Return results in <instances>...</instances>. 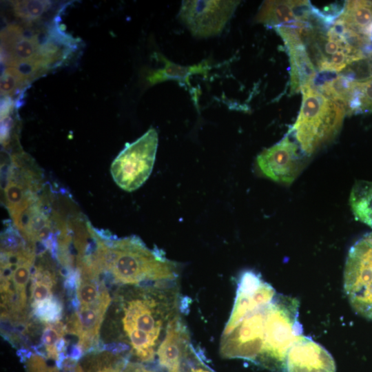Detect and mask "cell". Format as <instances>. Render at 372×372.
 Here are the masks:
<instances>
[{
  "label": "cell",
  "instance_id": "1",
  "mask_svg": "<svg viewBox=\"0 0 372 372\" xmlns=\"http://www.w3.org/2000/svg\"><path fill=\"white\" fill-rule=\"evenodd\" d=\"M291 317L285 296L252 271L241 274L234 304L221 336L224 358L243 359L262 366L285 345Z\"/></svg>",
  "mask_w": 372,
  "mask_h": 372
},
{
  "label": "cell",
  "instance_id": "2",
  "mask_svg": "<svg viewBox=\"0 0 372 372\" xmlns=\"http://www.w3.org/2000/svg\"><path fill=\"white\" fill-rule=\"evenodd\" d=\"M110 304L116 334L105 345L136 362L152 363L172 320L180 311L176 284L120 286Z\"/></svg>",
  "mask_w": 372,
  "mask_h": 372
},
{
  "label": "cell",
  "instance_id": "3",
  "mask_svg": "<svg viewBox=\"0 0 372 372\" xmlns=\"http://www.w3.org/2000/svg\"><path fill=\"white\" fill-rule=\"evenodd\" d=\"M78 262L101 276L107 285H172L179 276L175 262L158 249H149L138 236L117 238L91 224Z\"/></svg>",
  "mask_w": 372,
  "mask_h": 372
},
{
  "label": "cell",
  "instance_id": "4",
  "mask_svg": "<svg viewBox=\"0 0 372 372\" xmlns=\"http://www.w3.org/2000/svg\"><path fill=\"white\" fill-rule=\"evenodd\" d=\"M59 21L56 16L48 23L7 25L1 32V73L13 76L25 89L37 78L68 63L78 41L60 28Z\"/></svg>",
  "mask_w": 372,
  "mask_h": 372
},
{
  "label": "cell",
  "instance_id": "5",
  "mask_svg": "<svg viewBox=\"0 0 372 372\" xmlns=\"http://www.w3.org/2000/svg\"><path fill=\"white\" fill-rule=\"evenodd\" d=\"M37 248L12 223L1 235V318L23 324L28 309L27 287L37 258Z\"/></svg>",
  "mask_w": 372,
  "mask_h": 372
},
{
  "label": "cell",
  "instance_id": "6",
  "mask_svg": "<svg viewBox=\"0 0 372 372\" xmlns=\"http://www.w3.org/2000/svg\"><path fill=\"white\" fill-rule=\"evenodd\" d=\"M74 297L71 304L73 312L65 323L68 335L75 338L72 348L83 355L101 350L102 325L112 298L109 286L99 275L83 268L76 269Z\"/></svg>",
  "mask_w": 372,
  "mask_h": 372
},
{
  "label": "cell",
  "instance_id": "7",
  "mask_svg": "<svg viewBox=\"0 0 372 372\" xmlns=\"http://www.w3.org/2000/svg\"><path fill=\"white\" fill-rule=\"evenodd\" d=\"M300 92L301 107L289 132L303 154L311 155L338 134L347 111L313 87V83L304 85Z\"/></svg>",
  "mask_w": 372,
  "mask_h": 372
},
{
  "label": "cell",
  "instance_id": "8",
  "mask_svg": "<svg viewBox=\"0 0 372 372\" xmlns=\"http://www.w3.org/2000/svg\"><path fill=\"white\" fill-rule=\"evenodd\" d=\"M309 56L320 72H338L364 58L368 43L333 23L328 29L313 25L304 39Z\"/></svg>",
  "mask_w": 372,
  "mask_h": 372
},
{
  "label": "cell",
  "instance_id": "9",
  "mask_svg": "<svg viewBox=\"0 0 372 372\" xmlns=\"http://www.w3.org/2000/svg\"><path fill=\"white\" fill-rule=\"evenodd\" d=\"M3 201L12 220L34 203L45 190L41 169L22 150L12 154L3 168Z\"/></svg>",
  "mask_w": 372,
  "mask_h": 372
},
{
  "label": "cell",
  "instance_id": "10",
  "mask_svg": "<svg viewBox=\"0 0 372 372\" xmlns=\"http://www.w3.org/2000/svg\"><path fill=\"white\" fill-rule=\"evenodd\" d=\"M158 133L151 127L131 143H127L113 161L110 172L122 189L133 192L150 176L158 147Z\"/></svg>",
  "mask_w": 372,
  "mask_h": 372
},
{
  "label": "cell",
  "instance_id": "11",
  "mask_svg": "<svg viewBox=\"0 0 372 372\" xmlns=\"http://www.w3.org/2000/svg\"><path fill=\"white\" fill-rule=\"evenodd\" d=\"M344 288L355 312L372 320V232L351 247L344 271Z\"/></svg>",
  "mask_w": 372,
  "mask_h": 372
},
{
  "label": "cell",
  "instance_id": "12",
  "mask_svg": "<svg viewBox=\"0 0 372 372\" xmlns=\"http://www.w3.org/2000/svg\"><path fill=\"white\" fill-rule=\"evenodd\" d=\"M240 1H183L178 16L198 38H209L222 32Z\"/></svg>",
  "mask_w": 372,
  "mask_h": 372
},
{
  "label": "cell",
  "instance_id": "13",
  "mask_svg": "<svg viewBox=\"0 0 372 372\" xmlns=\"http://www.w3.org/2000/svg\"><path fill=\"white\" fill-rule=\"evenodd\" d=\"M300 150L298 143L287 134L258 154L257 165L267 178L276 182L291 184L303 167L304 160Z\"/></svg>",
  "mask_w": 372,
  "mask_h": 372
},
{
  "label": "cell",
  "instance_id": "14",
  "mask_svg": "<svg viewBox=\"0 0 372 372\" xmlns=\"http://www.w3.org/2000/svg\"><path fill=\"white\" fill-rule=\"evenodd\" d=\"M331 355L322 345L304 335L289 349L285 372H335Z\"/></svg>",
  "mask_w": 372,
  "mask_h": 372
},
{
  "label": "cell",
  "instance_id": "15",
  "mask_svg": "<svg viewBox=\"0 0 372 372\" xmlns=\"http://www.w3.org/2000/svg\"><path fill=\"white\" fill-rule=\"evenodd\" d=\"M192 348L189 331L179 313L169 324L158 349V368L161 371L179 372L182 362Z\"/></svg>",
  "mask_w": 372,
  "mask_h": 372
},
{
  "label": "cell",
  "instance_id": "16",
  "mask_svg": "<svg viewBox=\"0 0 372 372\" xmlns=\"http://www.w3.org/2000/svg\"><path fill=\"white\" fill-rule=\"evenodd\" d=\"M49 251L38 253L30 282L28 303L32 313L55 300H61L55 294L59 271Z\"/></svg>",
  "mask_w": 372,
  "mask_h": 372
},
{
  "label": "cell",
  "instance_id": "17",
  "mask_svg": "<svg viewBox=\"0 0 372 372\" xmlns=\"http://www.w3.org/2000/svg\"><path fill=\"white\" fill-rule=\"evenodd\" d=\"M278 34L285 44L289 57L291 93L300 92L304 85L313 83L316 75L315 66L300 33L293 30L282 29Z\"/></svg>",
  "mask_w": 372,
  "mask_h": 372
},
{
  "label": "cell",
  "instance_id": "18",
  "mask_svg": "<svg viewBox=\"0 0 372 372\" xmlns=\"http://www.w3.org/2000/svg\"><path fill=\"white\" fill-rule=\"evenodd\" d=\"M314 15L315 9L307 1H265L255 21L276 29L309 20Z\"/></svg>",
  "mask_w": 372,
  "mask_h": 372
},
{
  "label": "cell",
  "instance_id": "19",
  "mask_svg": "<svg viewBox=\"0 0 372 372\" xmlns=\"http://www.w3.org/2000/svg\"><path fill=\"white\" fill-rule=\"evenodd\" d=\"M334 23L353 35L370 42L372 1L362 0L346 1Z\"/></svg>",
  "mask_w": 372,
  "mask_h": 372
},
{
  "label": "cell",
  "instance_id": "20",
  "mask_svg": "<svg viewBox=\"0 0 372 372\" xmlns=\"http://www.w3.org/2000/svg\"><path fill=\"white\" fill-rule=\"evenodd\" d=\"M156 58L164 64V67L153 71L148 76L147 81L149 84L154 85L170 80L176 81L181 85L191 90L192 94L193 92L190 83L191 76L195 74L207 76L211 68L207 60H203L198 64L183 66L171 61L161 54H157Z\"/></svg>",
  "mask_w": 372,
  "mask_h": 372
},
{
  "label": "cell",
  "instance_id": "21",
  "mask_svg": "<svg viewBox=\"0 0 372 372\" xmlns=\"http://www.w3.org/2000/svg\"><path fill=\"white\" fill-rule=\"evenodd\" d=\"M41 341L38 347L42 349L40 355L62 362L68 357L66 355L68 331L65 324L61 320L44 323Z\"/></svg>",
  "mask_w": 372,
  "mask_h": 372
},
{
  "label": "cell",
  "instance_id": "22",
  "mask_svg": "<svg viewBox=\"0 0 372 372\" xmlns=\"http://www.w3.org/2000/svg\"><path fill=\"white\" fill-rule=\"evenodd\" d=\"M349 202L355 218L372 229V182L357 181L352 188Z\"/></svg>",
  "mask_w": 372,
  "mask_h": 372
},
{
  "label": "cell",
  "instance_id": "23",
  "mask_svg": "<svg viewBox=\"0 0 372 372\" xmlns=\"http://www.w3.org/2000/svg\"><path fill=\"white\" fill-rule=\"evenodd\" d=\"M372 112V76L351 81L347 114Z\"/></svg>",
  "mask_w": 372,
  "mask_h": 372
},
{
  "label": "cell",
  "instance_id": "24",
  "mask_svg": "<svg viewBox=\"0 0 372 372\" xmlns=\"http://www.w3.org/2000/svg\"><path fill=\"white\" fill-rule=\"evenodd\" d=\"M14 14L23 22L40 21L41 17L51 8L48 1H14L11 3Z\"/></svg>",
  "mask_w": 372,
  "mask_h": 372
},
{
  "label": "cell",
  "instance_id": "25",
  "mask_svg": "<svg viewBox=\"0 0 372 372\" xmlns=\"http://www.w3.org/2000/svg\"><path fill=\"white\" fill-rule=\"evenodd\" d=\"M179 372H214L206 365L194 349L183 362Z\"/></svg>",
  "mask_w": 372,
  "mask_h": 372
},
{
  "label": "cell",
  "instance_id": "26",
  "mask_svg": "<svg viewBox=\"0 0 372 372\" xmlns=\"http://www.w3.org/2000/svg\"><path fill=\"white\" fill-rule=\"evenodd\" d=\"M369 39L370 41H372V25L370 28V30H369Z\"/></svg>",
  "mask_w": 372,
  "mask_h": 372
},
{
  "label": "cell",
  "instance_id": "27",
  "mask_svg": "<svg viewBox=\"0 0 372 372\" xmlns=\"http://www.w3.org/2000/svg\"><path fill=\"white\" fill-rule=\"evenodd\" d=\"M162 372H165V371H162Z\"/></svg>",
  "mask_w": 372,
  "mask_h": 372
}]
</instances>
